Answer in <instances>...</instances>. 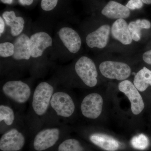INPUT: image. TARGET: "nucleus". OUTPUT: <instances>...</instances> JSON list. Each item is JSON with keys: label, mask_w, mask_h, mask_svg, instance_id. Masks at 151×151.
<instances>
[{"label": "nucleus", "mask_w": 151, "mask_h": 151, "mask_svg": "<svg viewBox=\"0 0 151 151\" xmlns=\"http://www.w3.org/2000/svg\"><path fill=\"white\" fill-rule=\"evenodd\" d=\"M99 68L103 76L110 79L125 80L131 73L130 66L124 63L105 61L100 63Z\"/></svg>", "instance_id": "39448f33"}, {"label": "nucleus", "mask_w": 151, "mask_h": 151, "mask_svg": "<svg viewBox=\"0 0 151 151\" xmlns=\"http://www.w3.org/2000/svg\"><path fill=\"white\" fill-rule=\"evenodd\" d=\"M33 0H19V2L23 6H29L32 4Z\"/></svg>", "instance_id": "bb28decb"}, {"label": "nucleus", "mask_w": 151, "mask_h": 151, "mask_svg": "<svg viewBox=\"0 0 151 151\" xmlns=\"http://www.w3.org/2000/svg\"><path fill=\"white\" fill-rule=\"evenodd\" d=\"M14 112L12 109L7 105H0V122H4L7 125L10 126L12 125L14 122Z\"/></svg>", "instance_id": "aec40b11"}, {"label": "nucleus", "mask_w": 151, "mask_h": 151, "mask_svg": "<svg viewBox=\"0 0 151 151\" xmlns=\"http://www.w3.org/2000/svg\"><path fill=\"white\" fill-rule=\"evenodd\" d=\"M110 32L111 27L109 25L101 26L87 36L86 42L87 45L90 48H104L108 44Z\"/></svg>", "instance_id": "9b49d317"}, {"label": "nucleus", "mask_w": 151, "mask_h": 151, "mask_svg": "<svg viewBox=\"0 0 151 151\" xmlns=\"http://www.w3.org/2000/svg\"><path fill=\"white\" fill-rule=\"evenodd\" d=\"M143 6V3L141 0H130L126 6L129 9L134 10L142 8Z\"/></svg>", "instance_id": "393cba45"}, {"label": "nucleus", "mask_w": 151, "mask_h": 151, "mask_svg": "<svg viewBox=\"0 0 151 151\" xmlns=\"http://www.w3.org/2000/svg\"><path fill=\"white\" fill-rule=\"evenodd\" d=\"M58 0H42L41 6L43 10H52L57 5Z\"/></svg>", "instance_id": "b1692460"}, {"label": "nucleus", "mask_w": 151, "mask_h": 151, "mask_svg": "<svg viewBox=\"0 0 151 151\" xmlns=\"http://www.w3.org/2000/svg\"><path fill=\"white\" fill-rule=\"evenodd\" d=\"M58 35L64 46L72 53H76L81 48V40L78 33L70 27H63L60 30Z\"/></svg>", "instance_id": "f8f14e48"}, {"label": "nucleus", "mask_w": 151, "mask_h": 151, "mask_svg": "<svg viewBox=\"0 0 151 151\" xmlns=\"http://www.w3.org/2000/svg\"><path fill=\"white\" fill-rule=\"evenodd\" d=\"M142 2L146 4H151V0H141Z\"/></svg>", "instance_id": "c756f323"}, {"label": "nucleus", "mask_w": 151, "mask_h": 151, "mask_svg": "<svg viewBox=\"0 0 151 151\" xmlns=\"http://www.w3.org/2000/svg\"><path fill=\"white\" fill-rule=\"evenodd\" d=\"M134 84L140 92L145 91L149 85L151 86V70L143 68L135 75Z\"/></svg>", "instance_id": "a211bd4d"}, {"label": "nucleus", "mask_w": 151, "mask_h": 151, "mask_svg": "<svg viewBox=\"0 0 151 151\" xmlns=\"http://www.w3.org/2000/svg\"><path fill=\"white\" fill-rule=\"evenodd\" d=\"M2 91L6 96L19 104L26 103L31 95L29 86L21 81H10L3 85Z\"/></svg>", "instance_id": "f03ea898"}, {"label": "nucleus", "mask_w": 151, "mask_h": 151, "mask_svg": "<svg viewBox=\"0 0 151 151\" xmlns=\"http://www.w3.org/2000/svg\"><path fill=\"white\" fill-rule=\"evenodd\" d=\"M90 140L93 144L107 151H116L119 147L118 141L107 135L95 134L90 136Z\"/></svg>", "instance_id": "f3484780"}, {"label": "nucleus", "mask_w": 151, "mask_h": 151, "mask_svg": "<svg viewBox=\"0 0 151 151\" xmlns=\"http://www.w3.org/2000/svg\"><path fill=\"white\" fill-rule=\"evenodd\" d=\"M1 1L4 4H11L13 2V0H1Z\"/></svg>", "instance_id": "c85d7f7f"}, {"label": "nucleus", "mask_w": 151, "mask_h": 151, "mask_svg": "<svg viewBox=\"0 0 151 151\" xmlns=\"http://www.w3.org/2000/svg\"><path fill=\"white\" fill-rule=\"evenodd\" d=\"M119 89L129 98L131 103L132 113L138 115L145 108V104L139 90L131 81L125 80L119 84Z\"/></svg>", "instance_id": "423d86ee"}, {"label": "nucleus", "mask_w": 151, "mask_h": 151, "mask_svg": "<svg viewBox=\"0 0 151 151\" xmlns=\"http://www.w3.org/2000/svg\"><path fill=\"white\" fill-rule=\"evenodd\" d=\"M83 148L80 142L74 139L63 141L58 147V151H82Z\"/></svg>", "instance_id": "412c9836"}, {"label": "nucleus", "mask_w": 151, "mask_h": 151, "mask_svg": "<svg viewBox=\"0 0 151 151\" xmlns=\"http://www.w3.org/2000/svg\"><path fill=\"white\" fill-rule=\"evenodd\" d=\"M5 23L1 17H0V34L1 36L4 31Z\"/></svg>", "instance_id": "cd10ccee"}, {"label": "nucleus", "mask_w": 151, "mask_h": 151, "mask_svg": "<svg viewBox=\"0 0 151 151\" xmlns=\"http://www.w3.org/2000/svg\"><path fill=\"white\" fill-rule=\"evenodd\" d=\"M53 93V86L47 82L43 81L38 84L32 100L33 110L37 116H43L47 112Z\"/></svg>", "instance_id": "f257e3e1"}, {"label": "nucleus", "mask_w": 151, "mask_h": 151, "mask_svg": "<svg viewBox=\"0 0 151 151\" xmlns=\"http://www.w3.org/2000/svg\"><path fill=\"white\" fill-rule=\"evenodd\" d=\"M143 59L146 63L151 65V50L143 54Z\"/></svg>", "instance_id": "a878e982"}, {"label": "nucleus", "mask_w": 151, "mask_h": 151, "mask_svg": "<svg viewBox=\"0 0 151 151\" xmlns=\"http://www.w3.org/2000/svg\"><path fill=\"white\" fill-rule=\"evenodd\" d=\"M112 36L122 44L128 45L132 42L129 24L124 19H117L112 24L111 28Z\"/></svg>", "instance_id": "ddd939ff"}, {"label": "nucleus", "mask_w": 151, "mask_h": 151, "mask_svg": "<svg viewBox=\"0 0 151 151\" xmlns=\"http://www.w3.org/2000/svg\"><path fill=\"white\" fill-rule=\"evenodd\" d=\"M131 144L134 148L137 150H145L149 145V139L146 135L140 134L132 138Z\"/></svg>", "instance_id": "4be33fe9"}, {"label": "nucleus", "mask_w": 151, "mask_h": 151, "mask_svg": "<svg viewBox=\"0 0 151 151\" xmlns=\"http://www.w3.org/2000/svg\"><path fill=\"white\" fill-rule=\"evenodd\" d=\"M60 131L58 128H47L40 131L34 140V149L37 151L45 150L54 145L59 139Z\"/></svg>", "instance_id": "6e6552de"}, {"label": "nucleus", "mask_w": 151, "mask_h": 151, "mask_svg": "<svg viewBox=\"0 0 151 151\" xmlns=\"http://www.w3.org/2000/svg\"><path fill=\"white\" fill-rule=\"evenodd\" d=\"M24 135L17 129L6 132L0 139V150L3 151H18L22 148L25 144Z\"/></svg>", "instance_id": "1a4fd4ad"}, {"label": "nucleus", "mask_w": 151, "mask_h": 151, "mask_svg": "<svg viewBox=\"0 0 151 151\" xmlns=\"http://www.w3.org/2000/svg\"><path fill=\"white\" fill-rule=\"evenodd\" d=\"M14 54L13 44L5 42L0 44V55L2 58H7L13 56Z\"/></svg>", "instance_id": "5701e85b"}, {"label": "nucleus", "mask_w": 151, "mask_h": 151, "mask_svg": "<svg viewBox=\"0 0 151 151\" xmlns=\"http://www.w3.org/2000/svg\"><path fill=\"white\" fill-rule=\"evenodd\" d=\"M50 106L57 115L62 118H69L73 115L75 105L72 97L66 92L58 91L54 92Z\"/></svg>", "instance_id": "20e7f679"}, {"label": "nucleus", "mask_w": 151, "mask_h": 151, "mask_svg": "<svg viewBox=\"0 0 151 151\" xmlns=\"http://www.w3.org/2000/svg\"><path fill=\"white\" fill-rule=\"evenodd\" d=\"M14 54L13 58L16 60L29 59L31 57L30 38L22 34L16 39L14 42Z\"/></svg>", "instance_id": "4468645a"}, {"label": "nucleus", "mask_w": 151, "mask_h": 151, "mask_svg": "<svg viewBox=\"0 0 151 151\" xmlns=\"http://www.w3.org/2000/svg\"><path fill=\"white\" fill-rule=\"evenodd\" d=\"M6 24L11 28V35L14 37L19 36L24 28V20L22 17H17L14 11H6L3 14Z\"/></svg>", "instance_id": "dca6fc26"}, {"label": "nucleus", "mask_w": 151, "mask_h": 151, "mask_svg": "<svg viewBox=\"0 0 151 151\" xmlns=\"http://www.w3.org/2000/svg\"><path fill=\"white\" fill-rule=\"evenodd\" d=\"M52 45V39L47 33L40 32L32 35L30 38L31 57L37 58L41 56L45 50Z\"/></svg>", "instance_id": "9d476101"}, {"label": "nucleus", "mask_w": 151, "mask_h": 151, "mask_svg": "<svg viewBox=\"0 0 151 151\" xmlns=\"http://www.w3.org/2000/svg\"><path fill=\"white\" fill-rule=\"evenodd\" d=\"M103 15L111 19H124L130 15L129 9L120 3L111 1L104 7L102 11Z\"/></svg>", "instance_id": "2eb2a0df"}, {"label": "nucleus", "mask_w": 151, "mask_h": 151, "mask_svg": "<svg viewBox=\"0 0 151 151\" xmlns=\"http://www.w3.org/2000/svg\"><path fill=\"white\" fill-rule=\"evenodd\" d=\"M151 27L150 22L145 19H137L135 21L131 22L129 24V27L132 40L136 42L140 40L142 29H148Z\"/></svg>", "instance_id": "6ab92c4d"}, {"label": "nucleus", "mask_w": 151, "mask_h": 151, "mask_svg": "<svg viewBox=\"0 0 151 151\" xmlns=\"http://www.w3.org/2000/svg\"><path fill=\"white\" fill-rule=\"evenodd\" d=\"M75 69L77 75L86 86L92 87L97 85L98 73L92 59L88 57H81L76 63Z\"/></svg>", "instance_id": "7ed1b4c3"}, {"label": "nucleus", "mask_w": 151, "mask_h": 151, "mask_svg": "<svg viewBox=\"0 0 151 151\" xmlns=\"http://www.w3.org/2000/svg\"><path fill=\"white\" fill-rule=\"evenodd\" d=\"M103 99L100 94L91 93L86 95L81 105L82 115L88 119H94L100 116L102 111Z\"/></svg>", "instance_id": "0eeeda50"}]
</instances>
